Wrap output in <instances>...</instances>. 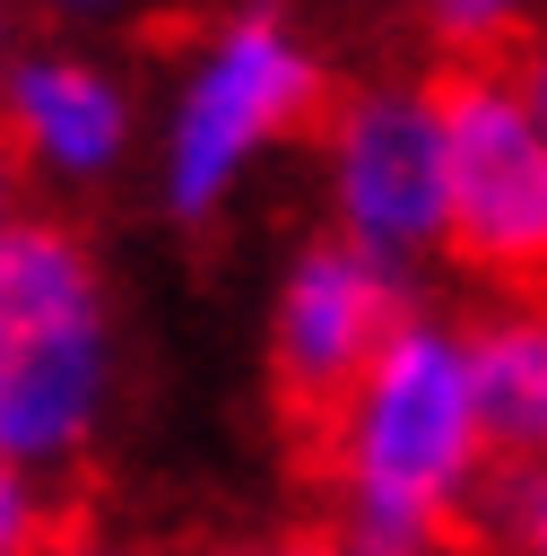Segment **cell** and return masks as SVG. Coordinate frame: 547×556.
<instances>
[{
    "mask_svg": "<svg viewBox=\"0 0 547 556\" xmlns=\"http://www.w3.org/2000/svg\"><path fill=\"white\" fill-rule=\"evenodd\" d=\"M339 556H417L408 539H373V530H347L339 521Z\"/></svg>",
    "mask_w": 547,
    "mask_h": 556,
    "instance_id": "cell-14",
    "label": "cell"
},
{
    "mask_svg": "<svg viewBox=\"0 0 547 556\" xmlns=\"http://www.w3.org/2000/svg\"><path fill=\"white\" fill-rule=\"evenodd\" d=\"M104 374L96 269L61 226L0 235V452L43 460L69 452Z\"/></svg>",
    "mask_w": 547,
    "mask_h": 556,
    "instance_id": "cell-3",
    "label": "cell"
},
{
    "mask_svg": "<svg viewBox=\"0 0 547 556\" xmlns=\"http://www.w3.org/2000/svg\"><path fill=\"white\" fill-rule=\"evenodd\" d=\"M469 61H486V70L521 96V113L547 130V35H538V26H504L495 43H469Z\"/></svg>",
    "mask_w": 547,
    "mask_h": 556,
    "instance_id": "cell-11",
    "label": "cell"
},
{
    "mask_svg": "<svg viewBox=\"0 0 547 556\" xmlns=\"http://www.w3.org/2000/svg\"><path fill=\"white\" fill-rule=\"evenodd\" d=\"M330 96L321 70L278 35V26H234L217 43V61L200 70L191 104H182V139H174V200L208 208L217 182L234 174V156H252L278 130H321Z\"/></svg>",
    "mask_w": 547,
    "mask_h": 556,
    "instance_id": "cell-6",
    "label": "cell"
},
{
    "mask_svg": "<svg viewBox=\"0 0 547 556\" xmlns=\"http://www.w3.org/2000/svg\"><path fill=\"white\" fill-rule=\"evenodd\" d=\"M0 122L17 130L26 165L43 156V165H69V174L104 165L113 139H122L113 87H104L96 70H78V61H26V70L9 78V96H0Z\"/></svg>",
    "mask_w": 547,
    "mask_h": 556,
    "instance_id": "cell-8",
    "label": "cell"
},
{
    "mask_svg": "<svg viewBox=\"0 0 547 556\" xmlns=\"http://www.w3.org/2000/svg\"><path fill=\"white\" fill-rule=\"evenodd\" d=\"M78 539H87L78 504H52V513H43V504L17 486L9 452H0V556H78Z\"/></svg>",
    "mask_w": 547,
    "mask_h": 556,
    "instance_id": "cell-10",
    "label": "cell"
},
{
    "mask_svg": "<svg viewBox=\"0 0 547 556\" xmlns=\"http://www.w3.org/2000/svg\"><path fill=\"white\" fill-rule=\"evenodd\" d=\"M78 556H87V547H78Z\"/></svg>",
    "mask_w": 547,
    "mask_h": 556,
    "instance_id": "cell-16",
    "label": "cell"
},
{
    "mask_svg": "<svg viewBox=\"0 0 547 556\" xmlns=\"http://www.w3.org/2000/svg\"><path fill=\"white\" fill-rule=\"evenodd\" d=\"M469 556H547V460L478 486Z\"/></svg>",
    "mask_w": 547,
    "mask_h": 556,
    "instance_id": "cell-9",
    "label": "cell"
},
{
    "mask_svg": "<svg viewBox=\"0 0 547 556\" xmlns=\"http://www.w3.org/2000/svg\"><path fill=\"white\" fill-rule=\"evenodd\" d=\"M17 165H26V148H17V130L0 122V200H9V182H17Z\"/></svg>",
    "mask_w": 547,
    "mask_h": 556,
    "instance_id": "cell-15",
    "label": "cell"
},
{
    "mask_svg": "<svg viewBox=\"0 0 547 556\" xmlns=\"http://www.w3.org/2000/svg\"><path fill=\"white\" fill-rule=\"evenodd\" d=\"M425 87H434L443 139H451V217H443V243L495 295H547V130L469 52H443Z\"/></svg>",
    "mask_w": 547,
    "mask_h": 556,
    "instance_id": "cell-4",
    "label": "cell"
},
{
    "mask_svg": "<svg viewBox=\"0 0 547 556\" xmlns=\"http://www.w3.org/2000/svg\"><path fill=\"white\" fill-rule=\"evenodd\" d=\"M469 391H478V443L486 478L547 460V295H504L460 330Z\"/></svg>",
    "mask_w": 547,
    "mask_h": 556,
    "instance_id": "cell-7",
    "label": "cell"
},
{
    "mask_svg": "<svg viewBox=\"0 0 547 556\" xmlns=\"http://www.w3.org/2000/svg\"><path fill=\"white\" fill-rule=\"evenodd\" d=\"M330 148H339V200L365 252H417L451 217V139L434 87L417 96H347L330 104Z\"/></svg>",
    "mask_w": 547,
    "mask_h": 556,
    "instance_id": "cell-5",
    "label": "cell"
},
{
    "mask_svg": "<svg viewBox=\"0 0 547 556\" xmlns=\"http://www.w3.org/2000/svg\"><path fill=\"white\" fill-rule=\"evenodd\" d=\"M478 486H486V443H478L469 356H460V339L408 321L321 478V495L339 504L347 530L469 556Z\"/></svg>",
    "mask_w": 547,
    "mask_h": 556,
    "instance_id": "cell-1",
    "label": "cell"
},
{
    "mask_svg": "<svg viewBox=\"0 0 547 556\" xmlns=\"http://www.w3.org/2000/svg\"><path fill=\"white\" fill-rule=\"evenodd\" d=\"M408 313L391 295V278L373 269L365 243H321L304 252L287 304H278V339H269V400H278V434L295 452V478L321 486L382 356L399 348Z\"/></svg>",
    "mask_w": 547,
    "mask_h": 556,
    "instance_id": "cell-2",
    "label": "cell"
},
{
    "mask_svg": "<svg viewBox=\"0 0 547 556\" xmlns=\"http://www.w3.org/2000/svg\"><path fill=\"white\" fill-rule=\"evenodd\" d=\"M226 556H339V521H304V530L269 539V547H226Z\"/></svg>",
    "mask_w": 547,
    "mask_h": 556,
    "instance_id": "cell-13",
    "label": "cell"
},
{
    "mask_svg": "<svg viewBox=\"0 0 547 556\" xmlns=\"http://www.w3.org/2000/svg\"><path fill=\"white\" fill-rule=\"evenodd\" d=\"M512 9L521 0H434V35H443V52H469V43H495L504 26H521Z\"/></svg>",
    "mask_w": 547,
    "mask_h": 556,
    "instance_id": "cell-12",
    "label": "cell"
}]
</instances>
